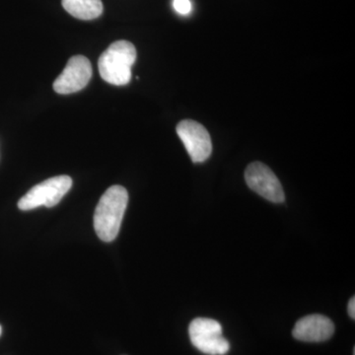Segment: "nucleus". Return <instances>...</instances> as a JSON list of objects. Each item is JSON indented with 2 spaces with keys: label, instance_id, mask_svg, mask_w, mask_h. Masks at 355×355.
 <instances>
[{
  "label": "nucleus",
  "instance_id": "nucleus-1",
  "mask_svg": "<svg viewBox=\"0 0 355 355\" xmlns=\"http://www.w3.org/2000/svg\"><path fill=\"white\" fill-rule=\"evenodd\" d=\"M128 202V191L121 186L111 187L100 198L95 209L94 229L102 241L110 243L116 239Z\"/></svg>",
  "mask_w": 355,
  "mask_h": 355
},
{
  "label": "nucleus",
  "instance_id": "nucleus-2",
  "mask_svg": "<svg viewBox=\"0 0 355 355\" xmlns=\"http://www.w3.org/2000/svg\"><path fill=\"white\" fill-rule=\"evenodd\" d=\"M135 60L137 50L130 42L125 40L114 42L99 58L100 76L112 85H127L132 79V67Z\"/></svg>",
  "mask_w": 355,
  "mask_h": 355
},
{
  "label": "nucleus",
  "instance_id": "nucleus-3",
  "mask_svg": "<svg viewBox=\"0 0 355 355\" xmlns=\"http://www.w3.org/2000/svg\"><path fill=\"white\" fill-rule=\"evenodd\" d=\"M189 336L196 349L207 355H225L230 343L222 334L219 322L209 318H197L189 327Z\"/></svg>",
  "mask_w": 355,
  "mask_h": 355
},
{
  "label": "nucleus",
  "instance_id": "nucleus-4",
  "mask_svg": "<svg viewBox=\"0 0 355 355\" xmlns=\"http://www.w3.org/2000/svg\"><path fill=\"white\" fill-rule=\"evenodd\" d=\"M71 187L72 180L69 176L62 175L51 178L33 187L31 190L21 198L18 202V207L27 211L42 205L46 207H55L69 193Z\"/></svg>",
  "mask_w": 355,
  "mask_h": 355
},
{
  "label": "nucleus",
  "instance_id": "nucleus-5",
  "mask_svg": "<svg viewBox=\"0 0 355 355\" xmlns=\"http://www.w3.org/2000/svg\"><path fill=\"white\" fill-rule=\"evenodd\" d=\"M248 187L261 197L275 203H282L286 200L284 189L275 173L261 162H254L248 166L245 171Z\"/></svg>",
  "mask_w": 355,
  "mask_h": 355
},
{
  "label": "nucleus",
  "instance_id": "nucleus-6",
  "mask_svg": "<svg viewBox=\"0 0 355 355\" xmlns=\"http://www.w3.org/2000/svg\"><path fill=\"white\" fill-rule=\"evenodd\" d=\"M177 133L195 163L205 162L212 151L211 139L207 128L198 121H182L177 125Z\"/></svg>",
  "mask_w": 355,
  "mask_h": 355
},
{
  "label": "nucleus",
  "instance_id": "nucleus-7",
  "mask_svg": "<svg viewBox=\"0 0 355 355\" xmlns=\"http://www.w3.org/2000/svg\"><path fill=\"white\" fill-rule=\"evenodd\" d=\"M92 77V67L87 58L74 55L69 60L62 73L53 83L58 94L76 93L85 88Z\"/></svg>",
  "mask_w": 355,
  "mask_h": 355
},
{
  "label": "nucleus",
  "instance_id": "nucleus-8",
  "mask_svg": "<svg viewBox=\"0 0 355 355\" xmlns=\"http://www.w3.org/2000/svg\"><path fill=\"white\" fill-rule=\"evenodd\" d=\"M335 333V324L330 318L314 314L301 318L294 326L292 335L296 340L305 343H321L328 340Z\"/></svg>",
  "mask_w": 355,
  "mask_h": 355
},
{
  "label": "nucleus",
  "instance_id": "nucleus-9",
  "mask_svg": "<svg viewBox=\"0 0 355 355\" xmlns=\"http://www.w3.org/2000/svg\"><path fill=\"white\" fill-rule=\"evenodd\" d=\"M65 10L80 20H93L103 13L101 0H62Z\"/></svg>",
  "mask_w": 355,
  "mask_h": 355
},
{
  "label": "nucleus",
  "instance_id": "nucleus-10",
  "mask_svg": "<svg viewBox=\"0 0 355 355\" xmlns=\"http://www.w3.org/2000/svg\"><path fill=\"white\" fill-rule=\"evenodd\" d=\"M173 7L181 15H188L193 10L190 0H173Z\"/></svg>",
  "mask_w": 355,
  "mask_h": 355
},
{
  "label": "nucleus",
  "instance_id": "nucleus-11",
  "mask_svg": "<svg viewBox=\"0 0 355 355\" xmlns=\"http://www.w3.org/2000/svg\"><path fill=\"white\" fill-rule=\"evenodd\" d=\"M347 311H349V317L352 319H355V298L352 297L350 299L349 302V307H347Z\"/></svg>",
  "mask_w": 355,
  "mask_h": 355
},
{
  "label": "nucleus",
  "instance_id": "nucleus-12",
  "mask_svg": "<svg viewBox=\"0 0 355 355\" xmlns=\"http://www.w3.org/2000/svg\"><path fill=\"white\" fill-rule=\"evenodd\" d=\"M1 331H2L1 326H0V336H1Z\"/></svg>",
  "mask_w": 355,
  "mask_h": 355
}]
</instances>
